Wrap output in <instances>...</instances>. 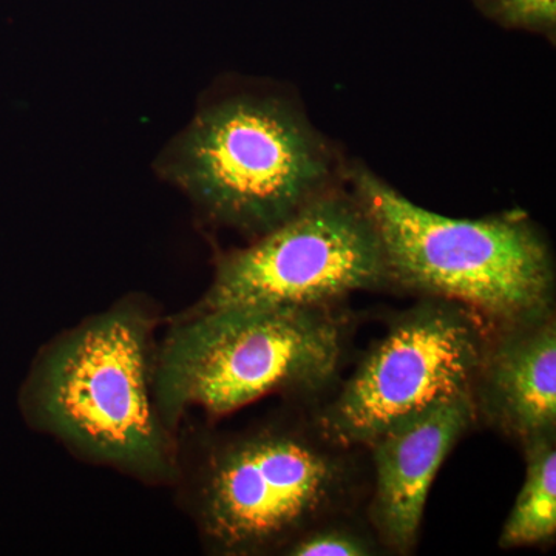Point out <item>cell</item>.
Returning <instances> with one entry per match:
<instances>
[{
    "label": "cell",
    "instance_id": "1",
    "mask_svg": "<svg viewBox=\"0 0 556 556\" xmlns=\"http://www.w3.org/2000/svg\"><path fill=\"white\" fill-rule=\"evenodd\" d=\"M179 450L182 503L203 546L222 556H283L321 522L365 511L367 447L331 441L306 405Z\"/></svg>",
    "mask_w": 556,
    "mask_h": 556
},
{
    "label": "cell",
    "instance_id": "2",
    "mask_svg": "<svg viewBox=\"0 0 556 556\" xmlns=\"http://www.w3.org/2000/svg\"><path fill=\"white\" fill-rule=\"evenodd\" d=\"M159 313L126 295L46 343L21 388L28 426L148 485H175L179 441L155 397Z\"/></svg>",
    "mask_w": 556,
    "mask_h": 556
},
{
    "label": "cell",
    "instance_id": "3",
    "mask_svg": "<svg viewBox=\"0 0 556 556\" xmlns=\"http://www.w3.org/2000/svg\"><path fill=\"white\" fill-rule=\"evenodd\" d=\"M353 328L346 305L189 308L156 346L161 416L177 433L195 409L215 419L274 394L311 407L338 386Z\"/></svg>",
    "mask_w": 556,
    "mask_h": 556
},
{
    "label": "cell",
    "instance_id": "4",
    "mask_svg": "<svg viewBox=\"0 0 556 556\" xmlns=\"http://www.w3.org/2000/svg\"><path fill=\"white\" fill-rule=\"evenodd\" d=\"M348 166L302 102L257 91L206 105L159 163L204 217L251 240L346 185Z\"/></svg>",
    "mask_w": 556,
    "mask_h": 556
},
{
    "label": "cell",
    "instance_id": "5",
    "mask_svg": "<svg viewBox=\"0 0 556 556\" xmlns=\"http://www.w3.org/2000/svg\"><path fill=\"white\" fill-rule=\"evenodd\" d=\"M348 185L378 228L391 291L452 300L489 324L555 309L554 251L526 212L445 217L357 161H350Z\"/></svg>",
    "mask_w": 556,
    "mask_h": 556
},
{
    "label": "cell",
    "instance_id": "6",
    "mask_svg": "<svg viewBox=\"0 0 556 556\" xmlns=\"http://www.w3.org/2000/svg\"><path fill=\"white\" fill-rule=\"evenodd\" d=\"M379 291H391L386 252L346 181L247 247L219 254L190 309L345 305L356 292Z\"/></svg>",
    "mask_w": 556,
    "mask_h": 556
},
{
    "label": "cell",
    "instance_id": "7",
    "mask_svg": "<svg viewBox=\"0 0 556 556\" xmlns=\"http://www.w3.org/2000/svg\"><path fill=\"white\" fill-rule=\"evenodd\" d=\"M489 321L452 300L419 298L391 318L357 367L311 405L317 426L346 447H368L422 409L470 396Z\"/></svg>",
    "mask_w": 556,
    "mask_h": 556
},
{
    "label": "cell",
    "instance_id": "8",
    "mask_svg": "<svg viewBox=\"0 0 556 556\" xmlns=\"http://www.w3.org/2000/svg\"><path fill=\"white\" fill-rule=\"evenodd\" d=\"M475 427L471 397L460 396L399 420L368 445L365 517L387 555L415 554L434 478Z\"/></svg>",
    "mask_w": 556,
    "mask_h": 556
},
{
    "label": "cell",
    "instance_id": "9",
    "mask_svg": "<svg viewBox=\"0 0 556 556\" xmlns=\"http://www.w3.org/2000/svg\"><path fill=\"white\" fill-rule=\"evenodd\" d=\"M470 397L477 426L521 448L556 434V309L489 324Z\"/></svg>",
    "mask_w": 556,
    "mask_h": 556
},
{
    "label": "cell",
    "instance_id": "10",
    "mask_svg": "<svg viewBox=\"0 0 556 556\" xmlns=\"http://www.w3.org/2000/svg\"><path fill=\"white\" fill-rule=\"evenodd\" d=\"M526 478L497 540L503 551L551 547L556 538V434L521 448Z\"/></svg>",
    "mask_w": 556,
    "mask_h": 556
},
{
    "label": "cell",
    "instance_id": "11",
    "mask_svg": "<svg viewBox=\"0 0 556 556\" xmlns=\"http://www.w3.org/2000/svg\"><path fill=\"white\" fill-rule=\"evenodd\" d=\"M387 555L365 511L321 522L303 533L283 556H376Z\"/></svg>",
    "mask_w": 556,
    "mask_h": 556
},
{
    "label": "cell",
    "instance_id": "12",
    "mask_svg": "<svg viewBox=\"0 0 556 556\" xmlns=\"http://www.w3.org/2000/svg\"><path fill=\"white\" fill-rule=\"evenodd\" d=\"M479 13L506 30L556 39V0H471Z\"/></svg>",
    "mask_w": 556,
    "mask_h": 556
}]
</instances>
